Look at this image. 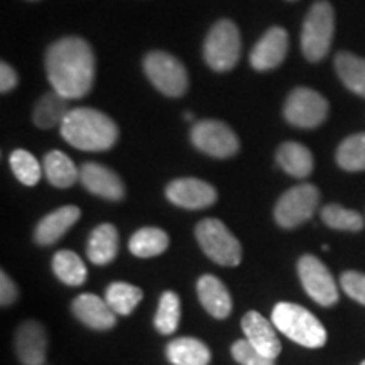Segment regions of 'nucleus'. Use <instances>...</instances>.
Returning <instances> with one entry per match:
<instances>
[{"label":"nucleus","instance_id":"nucleus-1","mask_svg":"<svg viewBox=\"0 0 365 365\" xmlns=\"http://www.w3.org/2000/svg\"><path fill=\"white\" fill-rule=\"evenodd\" d=\"M97 71L91 46L81 38H63L46 51V75L53 90L68 100L83 98Z\"/></svg>","mask_w":365,"mask_h":365},{"label":"nucleus","instance_id":"nucleus-2","mask_svg":"<svg viewBox=\"0 0 365 365\" xmlns=\"http://www.w3.org/2000/svg\"><path fill=\"white\" fill-rule=\"evenodd\" d=\"M61 135L68 144L80 150H108L118 139V127L110 117L95 108H71L61 122Z\"/></svg>","mask_w":365,"mask_h":365},{"label":"nucleus","instance_id":"nucleus-3","mask_svg":"<svg viewBox=\"0 0 365 365\" xmlns=\"http://www.w3.org/2000/svg\"><path fill=\"white\" fill-rule=\"evenodd\" d=\"M272 325L287 339L307 349H319L327 344V330L307 308L294 303H277L272 309Z\"/></svg>","mask_w":365,"mask_h":365},{"label":"nucleus","instance_id":"nucleus-4","mask_svg":"<svg viewBox=\"0 0 365 365\" xmlns=\"http://www.w3.org/2000/svg\"><path fill=\"white\" fill-rule=\"evenodd\" d=\"M335 34V12L327 0H318L309 9L301 31V49L312 63L322 61L330 51Z\"/></svg>","mask_w":365,"mask_h":365},{"label":"nucleus","instance_id":"nucleus-5","mask_svg":"<svg viewBox=\"0 0 365 365\" xmlns=\"http://www.w3.org/2000/svg\"><path fill=\"white\" fill-rule=\"evenodd\" d=\"M196 239L200 247L213 262L225 267H235L242 261L240 242L217 218H207L196 225Z\"/></svg>","mask_w":365,"mask_h":365},{"label":"nucleus","instance_id":"nucleus-6","mask_svg":"<svg viewBox=\"0 0 365 365\" xmlns=\"http://www.w3.org/2000/svg\"><path fill=\"white\" fill-rule=\"evenodd\" d=\"M240 33L232 21H218L210 29L205 41L203 56L207 65L215 71H228L240 58Z\"/></svg>","mask_w":365,"mask_h":365},{"label":"nucleus","instance_id":"nucleus-7","mask_svg":"<svg viewBox=\"0 0 365 365\" xmlns=\"http://www.w3.org/2000/svg\"><path fill=\"white\" fill-rule=\"evenodd\" d=\"M150 83L166 97H182L188 90V71L180 59L164 51H150L144 59Z\"/></svg>","mask_w":365,"mask_h":365},{"label":"nucleus","instance_id":"nucleus-8","mask_svg":"<svg viewBox=\"0 0 365 365\" xmlns=\"http://www.w3.org/2000/svg\"><path fill=\"white\" fill-rule=\"evenodd\" d=\"M318 203L319 191L317 186L309 182L293 186L277 200L274 220L282 228H296L314 215Z\"/></svg>","mask_w":365,"mask_h":365},{"label":"nucleus","instance_id":"nucleus-9","mask_svg":"<svg viewBox=\"0 0 365 365\" xmlns=\"http://www.w3.org/2000/svg\"><path fill=\"white\" fill-rule=\"evenodd\" d=\"M284 117L299 129H314L328 117V102L312 88H294L286 100Z\"/></svg>","mask_w":365,"mask_h":365},{"label":"nucleus","instance_id":"nucleus-10","mask_svg":"<svg viewBox=\"0 0 365 365\" xmlns=\"http://www.w3.org/2000/svg\"><path fill=\"white\" fill-rule=\"evenodd\" d=\"M191 143L198 150L217 159L239 153V139L227 124L218 120H200L191 129Z\"/></svg>","mask_w":365,"mask_h":365},{"label":"nucleus","instance_id":"nucleus-11","mask_svg":"<svg viewBox=\"0 0 365 365\" xmlns=\"http://www.w3.org/2000/svg\"><path fill=\"white\" fill-rule=\"evenodd\" d=\"M301 284L309 298L322 307H333L339 301V289L328 267L312 254L303 255L298 262Z\"/></svg>","mask_w":365,"mask_h":365},{"label":"nucleus","instance_id":"nucleus-12","mask_svg":"<svg viewBox=\"0 0 365 365\" xmlns=\"http://www.w3.org/2000/svg\"><path fill=\"white\" fill-rule=\"evenodd\" d=\"M168 200L176 207L186 210H202L217 202V190L207 181L196 178H180L166 188Z\"/></svg>","mask_w":365,"mask_h":365},{"label":"nucleus","instance_id":"nucleus-13","mask_svg":"<svg viewBox=\"0 0 365 365\" xmlns=\"http://www.w3.org/2000/svg\"><path fill=\"white\" fill-rule=\"evenodd\" d=\"M287 48H289V38L282 27H271L266 34L259 39L250 53V65L257 71L274 70L284 61Z\"/></svg>","mask_w":365,"mask_h":365},{"label":"nucleus","instance_id":"nucleus-14","mask_svg":"<svg viewBox=\"0 0 365 365\" xmlns=\"http://www.w3.org/2000/svg\"><path fill=\"white\" fill-rule=\"evenodd\" d=\"M80 181L90 193L97 195L100 198L110 200V202H118L125 195L124 182L117 173L108 170L107 166H102V164L85 163L80 168Z\"/></svg>","mask_w":365,"mask_h":365},{"label":"nucleus","instance_id":"nucleus-15","mask_svg":"<svg viewBox=\"0 0 365 365\" xmlns=\"http://www.w3.org/2000/svg\"><path fill=\"white\" fill-rule=\"evenodd\" d=\"M71 312L83 325L93 330H110L117 323V313L107 299L97 294H80L71 303Z\"/></svg>","mask_w":365,"mask_h":365},{"label":"nucleus","instance_id":"nucleus-16","mask_svg":"<svg viewBox=\"0 0 365 365\" xmlns=\"http://www.w3.org/2000/svg\"><path fill=\"white\" fill-rule=\"evenodd\" d=\"M48 349V336L39 322H24L16 331V354L24 365H43Z\"/></svg>","mask_w":365,"mask_h":365},{"label":"nucleus","instance_id":"nucleus-17","mask_svg":"<svg viewBox=\"0 0 365 365\" xmlns=\"http://www.w3.org/2000/svg\"><path fill=\"white\" fill-rule=\"evenodd\" d=\"M242 330H244L245 340L254 349L266 355L269 359L276 360L281 354V341L277 339L272 323H269L261 313L249 312L242 318Z\"/></svg>","mask_w":365,"mask_h":365},{"label":"nucleus","instance_id":"nucleus-18","mask_svg":"<svg viewBox=\"0 0 365 365\" xmlns=\"http://www.w3.org/2000/svg\"><path fill=\"white\" fill-rule=\"evenodd\" d=\"M80 208L73 205L54 210L38 223L34 230V240L39 245H53L80 220Z\"/></svg>","mask_w":365,"mask_h":365},{"label":"nucleus","instance_id":"nucleus-19","mask_svg":"<svg viewBox=\"0 0 365 365\" xmlns=\"http://www.w3.org/2000/svg\"><path fill=\"white\" fill-rule=\"evenodd\" d=\"M196 291H198V298L202 307L212 314L213 318L223 319L227 318L232 312V298L225 284L215 276H202L200 277L198 284H196Z\"/></svg>","mask_w":365,"mask_h":365},{"label":"nucleus","instance_id":"nucleus-20","mask_svg":"<svg viewBox=\"0 0 365 365\" xmlns=\"http://www.w3.org/2000/svg\"><path fill=\"white\" fill-rule=\"evenodd\" d=\"M166 357L173 365H208L212 352L202 340L180 336L168 344Z\"/></svg>","mask_w":365,"mask_h":365},{"label":"nucleus","instance_id":"nucleus-21","mask_svg":"<svg viewBox=\"0 0 365 365\" xmlns=\"http://www.w3.org/2000/svg\"><path fill=\"white\" fill-rule=\"evenodd\" d=\"M118 252V232L110 223H102L91 232L88 244H86V255L97 266H105L112 262Z\"/></svg>","mask_w":365,"mask_h":365},{"label":"nucleus","instance_id":"nucleus-22","mask_svg":"<svg viewBox=\"0 0 365 365\" xmlns=\"http://www.w3.org/2000/svg\"><path fill=\"white\" fill-rule=\"evenodd\" d=\"M277 164L282 171L294 178H307L313 171V154L299 143H284L277 149Z\"/></svg>","mask_w":365,"mask_h":365},{"label":"nucleus","instance_id":"nucleus-23","mask_svg":"<svg viewBox=\"0 0 365 365\" xmlns=\"http://www.w3.org/2000/svg\"><path fill=\"white\" fill-rule=\"evenodd\" d=\"M71 108L68 107V98L61 97L56 91H49L43 95L36 103L33 120L39 129H53L54 125H61Z\"/></svg>","mask_w":365,"mask_h":365},{"label":"nucleus","instance_id":"nucleus-24","mask_svg":"<svg viewBox=\"0 0 365 365\" xmlns=\"http://www.w3.org/2000/svg\"><path fill=\"white\" fill-rule=\"evenodd\" d=\"M43 171L48 181L56 188H70L80 178L75 163L61 150H51L44 156Z\"/></svg>","mask_w":365,"mask_h":365},{"label":"nucleus","instance_id":"nucleus-25","mask_svg":"<svg viewBox=\"0 0 365 365\" xmlns=\"http://www.w3.org/2000/svg\"><path fill=\"white\" fill-rule=\"evenodd\" d=\"M170 245V237L163 228L158 227H145L137 230L134 235L130 237L129 249L135 257H156V255L163 254L164 250Z\"/></svg>","mask_w":365,"mask_h":365},{"label":"nucleus","instance_id":"nucleus-26","mask_svg":"<svg viewBox=\"0 0 365 365\" xmlns=\"http://www.w3.org/2000/svg\"><path fill=\"white\" fill-rule=\"evenodd\" d=\"M335 68L346 88L365 98V59L341 51L335 58Z\"/></svg>","mask_w":365,"mask_h":365},{"label":"nucleus","instance_id":"nucleus-27","mask_svg":"<svg viewBox=\"0 0 365 365\" xmlns=\"http://www.w3.org/2000/svg\"><path fill=\"white\" fill-rule=\"evenodd\" d=\"M53 271L66 286H81L88 276L83 261L71 250H59L54 254Z\"/></svg>","mask_w":365,"mask_h":365},{"label":"nucleus","instance_id":"nucleus-28","mask_svg":"<svg viewBox=\"0 0 365 365\" xmlns=\"http://www.w3.org/2000/svg\"><path fill=\"white\" fill-rule=\"evenodd\" d=\"M144 298L143 289L129 282H112L105 291V299L117 314L127 317L134 312L137 304Z\"/></svg>","mask_w":365,"mask_h":365},{"label":"nucleus","instance_id":"nucleus-29","mask_svg":"<svg viewBox=\"0 0 365 365\" xmlns=\"http://www.w3.org/2000/svg\"><path fill=\"white\" fill-rule=\"evenodd\" d=\"M336 163L345 171H365V132L346 137L336 149Z\"/></svg>","mask_w":365,"mask_h":365},{"label":"nucleus","instance_id":"nucleus-30","mask_svg":"<svg viewBox=\"0 0 365 365\" xmlns=\"http://www.w3.org/2000/svg\"><path fill=\"white\" fill-rule=\"evenodd\" d=\"M181 318V303L176 293L166 291L159 299V307L156 318H154V327L163 335H171L178 330Z\"/></svg>","mask_w":365,"mask_h":365},{"label":"nucleus","instance_id":"nucleus-31","mask_svg":"<svg viewBox=\"0 0 365 365\" xmlns=\"http://www.w3.org/2000/svg\"><path fill=\"white\" fill-rule=\"evenodd\" d=\"M11 168L17 180L26 186L38 185L43 176V166L33 154L24 149H17L11 154Z\"/></svg>","mask_w":365,"mask_h":365},{"label":"nucleus","instance_id":"nucleus-32","mask_svg":"<svg viewBox=\"0 0 365 365\" xmlns=\"http://www.w3.org/2000/svg\"><path fill=\"white\" fill-rule=\"evenodd\" d=\"M322 220L335 230L360 232L364 228L362 215L354 210L340 207V205H327L322 210Z\"/></svg>","mask_w":365,"mask_h":365},{"label":"nucleus","instance_id":"nucleus-33","mask_svg":"<svg viewBox=\"0 0 365 365\" xmlns=\"http://www.w3.org/2000/svg\"><path fill=\"white\" fill-rule=\"evenodd\" d=\"M232 357L240 365H276L274 359H269L259 352L247 340H237L232 345Z\"/></svg>","mask_w":365,"mask_h":365},{"label":"nucleus","instance_id":"nucleus-34","mask_svg":"<svg viewBox=\"0 0 365 365\" xmlns=\"http://www.w3.org/2000/svg\"><path fill=\"white\" fill-rule=\"evenodd\" d=\"M340 286L346 296L365 307V274L357 271H346L340 276Z\"/></svg>","mask_w":365,"mask_h":365},{"label":"nucleus","instance_id":"nucleus-35","mask_svg":"<svg viewBox=\"0 0 365 365\" xmlns=\"http://www.w3.org/2000/svg\"><path fill=\"white\" fill-rule=\"evenodd\" d=\"M17 294H19V291H17L11 277L6 272L0 274V303H2V307L12 304L17 299Z\"/></svg>","mask_w":365,"mask_h":365},{"label":"nucleus","instance_id":"nucleus-36","mask_svg":"<svg viewBox=\"0 0 365 365\" xmlns=\"http://www.w3.org/2000/svg\"><path fill=\"white\" fill-rule=\"evenodd\" d=\"M17 85V73L14 71V68L7 63L0 65V91L7 93L12 88H16Z\"/></svg>","mask_w":365,"mask_h":365},{"label":"nucleus","instance_id":"nucleus-37","mask_svg":"<svg viewBox=\"0 0 365 365\" xmlns=\"http://www.w3.org/2000/svg\"><path fill=\"white\" fill-rule=\"evenodd\" d=\"M360 365H365V360H364V362H362V364H360Z\"/></svg>","mask_w":365,"mask_h":365}]
</instances>
